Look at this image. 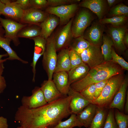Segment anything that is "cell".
Masks as SVG:
<instances>
[{
    "instance_id": "ee69618b",
    "label": "cell",
    "mask_w": 128,
    "mask_h": 128,
    "mask_svg": "<svg viewBox=\"0 0 128 128\" xmlns=\"http://www.w3.org/2000/svg\"><path fill=\"white\" fill-rule=\"evenodd\" d=\"M122 0H106L108 6L110 8L121 2Z\"/></svg>"
},
{
    "instance_id": "52a82bcc",
    "label": "cell",
    "mask_w": 128,
    "mask_h": 128,
    "mask_svg": "<svg viewBox=\"0 0 128 128\" xmlns=\"http://www.w3.org/2000/svg\"><path fill=\"white\" fill-rule=\"evenodd\" d=\"M80 55L83 62L90 69L105 62L100 46L91 44Z\"/></svg>"
},
{
    "instance_id": "bcb514c9",
    "label": "cell",
    "mask_w": 128,
    "mask_h": 128,
    "mask_svg": "<svg viewBox=\"0 0 128 128\" xmlns=\"http://www.w3.org/2000/svg\"><path fill=\"white\" fill-rule=\"evenodd\" d=\"M123 42L125 46L128 45V33L127 32L125 33L123 38Z\"/></svg>"
},
{
    "instance_id": "83f0119b",
    "label": "cell",
    "mask_w": 128,
    "mask_h": 128,
    "mask_svg": "<svg viewBox=\"0 0 128 128\" xmlns=\"http://www.w3.org/2000/svg\"><path fill=\"white\" fill-rule=\"evenodd\" d=\"M11 41V40L10 39L0 37V47L3 49L8 54L9 57L7 58V60H17L23 63H27V61L23 60L20 58L11 48L10 46Z\"/></svg>"
},
{
    "instance_id": "603a6c76",
    "label": "cell",
    "mask_w": 128,
    "mask_h": 128,
    "mask_svg": "<svg viewBox=\"0 0 128 128\" xmlns=\"http://www.w3.org/2000/svg\"><path fill=\"white\" fill-rule=\"evenodd\" d=\"M68 48L61 50L57 55V63L54 73L61 71L68 72L71 66Z\"/></svg>"
},
{
    "instance_id": "2e32d148",
    "label": "cell",
    "mask_w": 128,
    "mask_h": 128,
    "mask_svg": "<svg viewBox=\"0 0 128 128\" xmlns=\"http://www.w3.org/2000/svg\"><path fill=\"white\" fill-rule=\"evenodd\" d=\"M71 97L69 109L71 114H77L91 102L84 97L80 93L70 87L67 94Z\"/></svg>"
},
{
    "instance_id": "f546056e",
    "label": "cell",
    "mask_w": 128,
    "mask_h": 128,
    "mask_svg": "<svg viewBox=\"0 0 128 128\" xmlns=\"http://www.w3.org/2000/svg\"><path fill=\"white\" fill-rule=\"evenodd\" d=\"M127 17L125 15L117 16L110 18H103L99 22L102 25L110 24L114 27H120L124 26L127 21Z\"/></svg>"
},
{
    "instance_id": "d590c367",
    "label": "cell",
    "mask_w": 128,
    "mask_h": 128,
    "mask_svg": "<svg viewBox=\"0 0 128 128\" xmlns=\"http://www.w3.org/2000/svg\"><path fill=\"white\" fill-rule=\"evenodd\" d=\"M103 128H118L114 118L113 109H109Z\"/></svg>"
},
{
    "instance_id": "d6a6232c",
    "label": "cell",
    "mask_w": 128,
    "mask_h": 128,
    "mask_svg": "<svg viewBox=\"0 0 128 128\" xmlns=\"http://www.w3.org/2000/svg\"><path fill=\"white\" fill-rule=\"evenodd\" d=\"M109 14L112 17L122 15L128 16V7L123 4H119L110 9Z\"/></svg>"
},
{
    "instance_id": "f35d334b",
    "label": "cell",
    "mask_w": 128,
    "mask_h": 128,
    "mask_svg": "<svg viewBox=\"0 0 128 128\" xmlns=\"http://www.w3.org/2000/svg\"><path fill=\"white\" fill-rule=\"evenodd\" d=\"M31 8L42 10L48 7L47 0H30Z\"/></svg>"
},
{
    "instance_id": "5b68a950",
    "label": "cell",
    "mask_w": 128,
    "mask_h": 128,
    "mask_svg": "<svg viewBox=\"0 0 128 128\" xmlns=\"http://www.w3.org/2000/svg\"><path fill=\"white\" fill-rule=\"evenodd\" d=\"M94 19L92 14L87 9L79 11L73 19L71 31L73 38L83 36L85 30Z\"/></svg>"
},
{
    "instance_id": "ac0fdd59",
    "label": "cell",
    "mask_w": 128,
    "mask_h": 128,
    "mask_svg": "<svg viewBox=\"0 0 128 128\" xmlns=\"http://www.w3.org/2000/svg\"><path fill=\"white\" fill-rule=\"evenodd\" d=\"M40 88L47 103L55 101L64 96L59 91L52 79L44 81Z\"/></svg>"
},
{
    "instance_id": "f907efd6",
    "label": "cell",
    "mask_w": 128,
    "mask_h": 128,
    "mask_svg": "<svg viewBox=\"0 0 128 128\" xmlns=\"http://www.w3.org/2000/svg\"><path fill=\"white\" fill-rule=\"evenodd\" d=\"M4 69L3 63H0V76H2Z\"/></svg>"
},
{
    "instance_id": "ab89813d",
    "label": "cell",
    "mask_w": 128,
    "mask_h": 128,
    "mask_svg": "<svg viewBox=\"0 0 128 128\" xmlns=\"http://www.w3.org/2000/svg\"><path fill=\"white\" fill-rule=\"evenodd\" d=\"M108 80H104L95 84V99L98 98L101 94Z\"/></svg>"
},
{
    "instance_id": "30bf717a",
    "label": "cell",
    "mask_w": 128,
    "mask_h": 128,
    "mask_svg": "<svg viewBox=\"0 0 128 128\" xmlns=\"http://www.w3.org/2000/svg\"><path fill=\"white\" fill-rule=\"evenodd\" d=\"M99 22L94 23L85 31L83 36L91 45L101 46L104 28Z\"/></svg>"
},
{
    "instance_id": "816d5d0a",
    "label": "cell",
    "mask_w": 128,
    "mask_h": 128,
    "mask_svg": "<svg viewBox=\"0 0 128 128\" xmlns=\"http://www.w3.org/2000/svg\"><path fill=\"white\" fill-rule=\"evenodd\" d=\"M17 128H23L22 127L20 126V127H18Z\"/></svg>"
},
{
    "instance_id": "b9f144b4",
    "label": "cell",
    "mask_w": 128,
    "mask_h": 128,
    "mask_svg": "<svg viewBox=\"0 0 128 128\" xmlns=\"http://www.w3.org/2000/svg\"><path fill=\"white\" fill-rule=\"evenodd\" d=\"M6 81L4 77L0 76V93L3 92L6 87Z\"/></svg>"
},
{
    "instance_id": "836d02e7",
    "label": "cell",
    "mask_w": 128,
    "mask_h": 128,
    "mask_svg": "<svg viewBox=\"0 0 128 128\" xmlns=\"http://www.w3.org/2000/svg\"><path fill=\"white\" fill-rule=\"evenodd\" d=\"M95 84L89 85L79 92L82 95L91 103L95 99Z\"/></svg>"
},
{
    "instance_id": "7dc6e473",
    "label": "cell",
    "mask_w": 128,
    "mask_h": 128,
    "mask_svg": "<svg viewBox=\"0 0 128 128\" xmlns=\"http://www.w3.org/2000/svg\"><path fill=\"white\" fill-rule=\"evenodd\" d=\"M5 31L0 22V37H4Z\"/></svg>"
},
{
    "instance_id": "8d00e7d4",
    "label": "cell",
    "mask_w": 128,
    "mask_h": 128,
    "mask_svg": "<svg viewBox=\"0 0 128 128\" xmlns=\"http://www.w3.org/2000/svg\"><path fill=\"white\" fill-rule=\"evenodd\" d=\"M69 55L71 66V69L84 63L80 55L73 50L69 49Z\"/></svg>"
},
{
    "instance_id": "c3c4849f",
    "label": "cell",
    "mask_w": 128,
    "mask_h": 128,
    "mask_svg": "<svg viewBox=\"0 0 128 128\" xmlns=\"http://www.w3.org/2000/svg\"><path fill=\"white\" fill-rule=\"evenodd\" d=\"M8 56V55L7 53L3 54H0V63H3L6 61L7 60V58L4 59H2V58L3 57Z\"/></svg>"
},
{
    "instance_id": "60d3db41",
    "label": "cell",
    "mask_w": 128,
    "mask_h": 128,
    "mask_svg": "<svg viewBox=\"0 0 128 128\" xmlns=\"http://www.w3.org/2000/svg\"><path fill=\"white\" fill-rule=\"evenodd\" d=\"M14 2L19 5L23 10L31 8L30 0H17L14 1Z\"/></svg>"
},
{
    "instance_id": "8fae6325",
    "label": "cell",
    "mask_w": 128,
    "mask_h": 128,
    "mask_svg": "<svg viewBox=\"0 0 128 128\" xmlns=\"http://www.w3.org/2000/svg\"><path fill=\"white\" fill-rule=\"evenodd\" d=\"M22 105L30 109L43 106L47 103L40 87H36L30 96H24L21 100Z\"/></svg>"
},
{
    "instance_id": "4316f807",
    "label": "cell",
    "mask_w": 128,
    "mask_h": 128,
    "mask_svg": "<svg viewBox=\"0 0 128 128\" xmlns=\"http://www.w3.org/2000/svg\"><path fill=\"white\" fill-rule=\"evenodd\" d=\"M91 45L84 37L83 35L73 39L68 48L80 54Z\"/></svg>"
},
{
    "instance_id": "277c9868",
    "label": "cell",
    "mask_w": 128,
    "mask_h": 128,
    "mask_svg": "<svg viewBox=\"0 0 128 128\" xmlns=\"http://www.w3.org/2000/svg\"><path fill=\"white\" fill-rule=\"evenodd\" d=\"M57 51L54 35H52L46 40L42 60L43 65L47 74L48 79H52L55 70L57 59Z\"/></svg>"
},
{
    "instance_id": "4fadbf2b",
    "label": "cell",
    "mask_w": 128,
    "mask_h": 128,
    "mask_svg": "<svg viewBox=\"0 0 128 128\" xmlns=\"http://www.w3.org/2000/svg\"><path fill=\"white\" fill-rule=\"evenodd\" d=\"M127 30V28L125 25L118 27L112 26L108 29V35L111 39L114 46L121 53H123L126 49L124 43L123 38Z\"/></svg>"
},
{
    "instance_id": "44dd1931",
    "label": "cell",
    "mask_w": 128,
    "mask_h": 128,
    "mask_svg": "<svg viewBox=\"0 0 128 128\" xmlns=\"http://www.w3.org/2000/svg\"><path fill=\"white\" fill-rule=\"evenodd\" d=\"M97 106L90 103L76 114L77 118L82 126L90 127L95 115Z\"/></svg>"
},
{
    "instance_id": "9c48e42d",
    "label": "cell",
    "mask_w": 128,
    "mask_h": 128,
    "mask_svg": "<svg viewBox=\"0 0 128 128\" xmlns=\"http://www.w3.org/2000/svg\"><path fill=\"white\" fill-rule=\"evenodd\" d=\"M0 22L5 31L4 37L10 39L15 46H18L20 42L18 36V33L27 24L9 19L3 18L0 17Z\"/></svg>"
},
{
    "instance_id": "9a60e30c",
    "label": "cell",
    "mask_w": 128,
    "mask_h": 128,
    "mask_svg": "<svg viewBox=\"0 0 128 128\" xmlns=\"http://www.w3.org/2000/svg\"><path fill=\"white\" fill-rule=\"evenodd\" d=\"M78 5L79 7L89 9L94 13L99 20L103 18L108 6L106 0H84Z\"/></svg>"
},
{
    "instance_id": "f6af8a7d",
    "label": "cell",
    "mask_w": 128,
    "mask_h": 128,
    "mask_svg": "<svg viewBox=\"0 0 128 128\" xmlns=\"http://www.w3.org/2000/svg\"><path fill=\"white\" fill-rule=\"evenodd\" d=\"M124 110L125 114H128V92L127 91L126 93V99L125 102Z\"/></svg>"
},
{
    "instance_id": "7c38bea8",
    "label": "cell",
    "mask_w": 128,
    "mask_h": 128,
    "mask_svg": "<svg viewBox=\"0 0 128 128\" xmlns=\"http://www.w3.org/2000/svg\"><path fill=\"white\" fill-rule=\"evenodd\" d=\"M24 11L23 16L20 23L25 24L40 26L48 15L45 11L32 8Z\"/></svg>"
},
{
    "instance_id": "ba28073f",
    "label": "cell",
    "mask_w": 128,
    "mask_h": 128,
    "mask_svg": "<svg viewBox=\"0 0 128 128\" xmlns=\"http://www.w3.org/2000/svg\"><path fill=\"white\" fill-rule=\"evenodd\" d=\"M73 18L66 24L63 26L54 35L57 51L68 48L73 38L71 31V26Z\"/></svg>"
},
{
    "instance_id": "8992f818",
    "label": "cell",
    "mask_w": 128,
    "mask_h": 128,
    "mask_svg": "<svg viewBox=\"0 0 128 128\" xmlns=\"http://www.w3.org/2000/svg\"><path fill=\"white\" fill-rule=\"evenodd\" d=\"M79 7L78 3L56 7L49 6L45 9V11L48 14L58 17L59 20L60 25L64 26L73 18Z\"/></svg>"
},
{
    "instance_id": "3957f363",
    "label": "cell",
    "mask_w": 128,
    "mask_h": 128,
    "mask_svg": "<svg viewBox=\"0 0 128 128\" xmlns=\"http://www.w3.org/2000/svg\"><path fill=\"white\" fill-rule=\"evenodd\" d=\"M125 76L123 73L109 78L99 96L91 103L97 106L108 108L114 96L119 90Z\"/></svg>"
},
{
    "instance_id": "7a4b0ae2",
    "label": "cell",
    "mask_w": 128,
    "mask_h": 128,
    "mask_svg": "<svg viewBox=\"0 0 128 128\" xmlns=\"http://www.w3.org/2000/svg\"><path fill=\"white\" fill-rule=\"evenodd\" d=\"M123 71L122 68L112 60L105 62L90 69L84 77L71 84L70 87L80 92L89 85L108 79L114 76L123 73Z\"/></svg>"
},
{
    "instance_id": "74e56055",
    "label": "cell",
    "mask_w": 128,
    "mask_h": 128,
    "mask_svg": "<svg viewBox=\"0 0 128 128\" xmlns=\"http://www.w3.org/2000/svg\"><path fill=\"white\" fill-rule=\"evenodd\" d=\"M48 7H56L78 3L80 0H47Z\"/></svg>"
},
{
    "instance_id": "d6986e66",
    "label": "cell",
    "mask_w": 128,
    "mask_h": 128,
    "mask_svg": "<svg viewBox=\"0 0 128 128\" xmlns=\"http://www.w3.org/2000/svg\"><path fill=\"white\" fill-rule=\"evenodd\" d=\"M56 87L63 95H67L70 88L68 73L61 71L54 73L52 78Z\"/></svg>"
},
{
    "instance_id": "f5cc1de1",
    "label": "cell",
    "mask_w": 128,
    "mask_h": 128,
    "mask_svg": "<svg viewBox=\"0 0 128 128\" xmlns=\"http://www.w3.org/2000/svg\"><path fill=\"white\" fill-rule=\"evenodd\" d=\"M89 128H90V127Z\"/></svg>"
},
{
    "instance_id": "681fc988",
    "label": "cell",
    "mask_w": 128,
    "mask_h": 128,
    "mask_svg": "<svg viewBox=\"0 0 128 128\" xmlns=\"http://www.w3.org/2000/svg\"><path fill=\"white\" fill-rule=\"evenodd\" d=\"M5 4L0 0V17L1 15L2 11L5 6Z\"/></svg>"
},
{
    "instance_id": "ffe728a7",
    "label": "cell",
    "mask_w": 128,
    "mask_h": 128,
    "mask_svg": "<svg viewBox=\"0 0 128 128\" xmlns=\"http://www.w3.org/2000/svg\"><path fill=\"white\" fill-rule=\"evenodd\" d=\"M34 42V48L33 61L31 64L32 67L33 75L32 81L35 82L36 73V66L38 60L43 55L46 48V40L40 36L33 38Z\"/></svg>"
},
{
    "instance_id": "7bdbcfd3",
    "label": "cell",
    "mask_w": 128,
    "mask_h": 128,
    "mask_svg": "<svg viewBox=\"0 0 128 128\" xmlns=\"http://www.w3.org/2000/svg\"><path fill=\"white\" fill-rule=\"evenodd\" d=\"M8 125L7 119L0 116V128H8Z\"/></svg>"
},
{
    "instance_id": "5bb4252c",
    "label": "cell",
    "mask_w": 128,
    "mask_h": 128,
    "mask_svg": "<svg viewBox=\"0 0 128 128\" xmlns=\"http://www.w3.org/2000/svg\"><path fill=\"white\" fill-rule=\"evenodd\" d=\"M5 4L1 13L6 18L9 19L20 23L23 16L24 11L20 5L14 1L1 0Z\"/></svg>"
},
{
    "instance_id": "d4e9b609",
    "label": "cell",
    "mask_w": 128,
    "mask_h": 128,
    "mask_svg": "<svg viewBox=\"0 0 128 128\" xmlns=\"http://www.w3.org/2000/svg\"><path fill=\"white\" fill-rule=\"evenodd\" d=\"M41 28L40 26L34 24H27L19 32L18 37L32 39L40 36Z\"/></svg>"
},
{
    "instance_id": "f1b7e54d",
    "label": "cell",
    "mask_w": 128,
    "mask_h": 128,
    "mask_svg": "<svg viewBox=\"0 0 128 128\" xmlns=\"http://www.w3.org/2000/svg\"><path fill=\"white\" fill-rule=\"evenodd\" d=\"M102 43L101 48L104 61H110L112 59L111 53L112 46H114V44L108 34H103Z\"/></svg>"
},
{
    "instance_id": "e0dca14e",
    "label": "cell",
    "mask_w": 128,
    "mask_h": 128,
    "mask_svg": "<svg viewBox=\"0 0 128 128\" xmlns=\"http://www.w3.org/2000/svg\"><path fill=\"white\" fill-rule=\"evenodd\" d=\"M128 86V78L127 75L125 77L119 90L109 105V109L115 108L123 112Z\"/></svg>"
},
{
    "instance_id": "1f68e13d",
    "label": "cell",
    "mask_w": 128,
    "mask_h": 128,
    "mask_svg": "<svg viewBox=\"0 0 128 128\" xmlns=\"http://www.w3.org/2000/svg\"><path fill=\"white\" fill-rule=\"evenodd\" d=\"M114 118L118 128H128V115L116 109L114 112Z\"/></svg>"
},
{
    "instance_id": "e575fe53",
    "label": "cell",
    "mask_w": 128,
    "mask_h": 128,
    "mask_svg": "<svg viewBox=\"0 0 128 128\" xmlns=\"http://www.w3.org/2000/svg\"><path fill=\"white\" fill-rule=\"evenodd\" d=\"M111 56V60L114 63L119 65L123 70H128V63L122 57L119 55L112 48Z\"/></svg>"
},
{
    "instance_id": "cb8c5ba5",
    "label": "cell",
    "mask_w": 128,
    "mask_h": 128,
    "mask_svg": "<svg viewBox=\"0 0 128 128\" xmlns=\"http://www.w3.org/2000/svg\"><path fill=\"white\" fill-rule=\"evenodd\" d=\"M90 69L88 65L84 63L71 69L68 72L70 84L84 77Z\"/></svg>"
},
{
    "instance_id": "7402d4cb",
    "label": "cell",
    "mask_w": 128,
    "mask_h": 128,
    "mask_svg": "<svg viewBox=\"0 0 128 128\" xmlns=\"http://www.w3.org/2000/svg\"><path fill=\"white\" fill-rule=\"evenodd\" d=\"M59 22V18L57 16L48 14L46 19L40 25L41 29L40 36L46 40L51 36Z\"/></svg>"
},
{
    "instance_id": "6da1fadb",
    "label": "cell",
    "mask_w": 128,
    "mask_h": 128,
    "mask_svg": "<svg viewBox=\"0 0 128 128\" xmlns=\"http://www.w3.org/2000/svg\"><path fill=\"white\" fill-rule=\"evenodd\" d=\"M71 99L64 95L41 106L30 109L21 105L15 113V120L23 128H48L57 124L71 113L69 109Z\"/></svg>"
},
{
    "instance_id": "4dcf8cb0",
    "label": "cell",
    "mask_w": 128,
    "mask_h": 128,
    "mask_svg": "<svg viewBox=\"0 0 128 128\" xmlns=\"http://www.w3.org/2000/svg\"><path fill=\"white\" fill-rule=\"evenodd\" d=\"M70 117L67 120L61 121L55 126L48 128H73L75 127H82L78 120L76 114H71Z\"/></svg>"
},
{
    "instance_id": "484cf974",
    "label": "cell",
    "mask_w": 128,
    "mask_h": 128,
    "mask_svg": "<svg viewBox=\"0 0 128 128\" xmlns=\"http://www.w3.org/2000/svg\"><path fill=\"white\" fill-rule=\"evenodd\" d=\"M108 108L97 106L95 115L90 127V128L103 127L108 112Z\"/></svg>"
}]
</instances>
